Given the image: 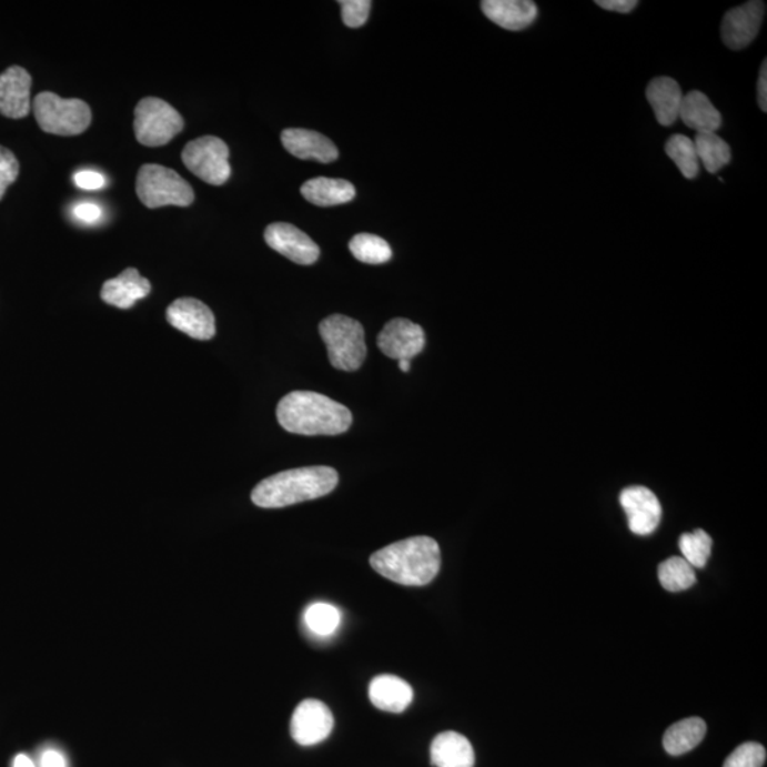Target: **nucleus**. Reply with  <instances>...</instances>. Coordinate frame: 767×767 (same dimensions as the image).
Segmentation results:
<instances>
[{
  "label": "nucleus",
  "mask_w": 767,
  "mask_h": 767,
  "mask_svg": "<svg viewBox=\"0 0 767 767\" xmlns=\"http://www.w3.org/2000/svg\"><path fill=\"white\" fill-rule=\"evenodd\" d=\"M277 421L287 433L340 435L347 433L353 414L347 406L313 391H293L277 405Z\"/></svg>",
  "instance_id": "obj_1"
},
{
  "label": "nucleus",
  "mask_w": 767,
  "mask_h": 767,
  "mask_svg": "<svg viewBox=\"0 0 767 767\" xmlns=\"http://www.w3.org/2000/svg\"><path fill=\"white\" fill-rule=\"evenodd\" d=\"M370 565L391 582L426 586L441 571V548L433 537H410L375 552Z\"/></svg>",
  "instance_id": "obj_2"
},
{
  "label": "nucleus",
  "mask_w": 767,
  "mask_h": 767,
  "mask_svg": "<svg viewBox=\"0 0 767 767\" xmlns=\"http://www.w3.org/2000/svg\"><path fill=\"white\" fill-rule=\"evenodd\" d=\"M339 485L337 471L330 466H307L283 471L259 482L252 502L263 509H279L332 494Z\"/></svg>",
  "instance_id": "obj_3"
},
{
  "label": "nucleus",
  "mask_w": 767,
  "mask_h": 767,
  "mask_svg": "<svg viewBox=\"0 0 767 767\" xmlns=\"http://www.w3.org/2000/svg\"><path fill=\"white\" fill-rule=\"evenodd\" d=\"M319 333L327 345L330 363L340 371H357L367 357L362 323L343 314L324 319Z\"/></svg>",
  "instance_id": "obj_4"
},
{
  "label": "nucleus",
  "mask_w": 767,
  "mask_h": 767,
  "mask_svg": "<svg viewBox=\"0 0 767 767\" xmlns=\"http://www.w3.org/2000/svg\"><path fill=\"white\" fill-rule=\"evenodd\" d=\"M33 113L40 129L48 134L79 135L91 124L88 103L79 99H63L50 91L36 95Z\"/></svg>",
  "instance_id": "obj_5"
},
{
  "label": "nucleus",
  "mask_w": 767,
  "mask_h": 767,
  "mask_svg": "<svg viewBox=\"0 0 767 767\" xmlns=\"http://www.w3.org/2000/svg\"><path fill=\"white\" fill-rule=\"evenodd\" d=\"M137 195L150 210L162 206H190L195 200L194 191L180 174L171 168L145 164L137 175Z\"/></svg>",
  "instance_id": "obj_6"
},
{
  "label": "nucleus",
  "mask_w": 767,
  "mask_h": 767,
  "mask_svg": "<svg viewBox=\"0 0 767 767\" xmlns=\"http://www.w3.org/2000/svg\"><path fill=\"white\" fill-rule=\"evenodd\" d=\"M184 129V119L166 101L142 99L134 111L137 141L145 147H162L175 139Z\"/></svg>",
  "instance_id": "obj_7"
},
{
  "label": "nucleus",
  "mask_w": 767,
  "mask_h": 767,
  "mask_svg": "<svg viewBox=\"0 0 767 767\" xmlns=\"http://www.w3.org/2000/svg\"><path fill=\"white\" fill-rule=\"evenodd\" d=\"M182 161L192 174L213 186L225 184L232 174L230 149L218 137L205 135L188 142Z\"/></svg>",
  "instance_id": "obj_8"
},
{
  "label": "nucleus",
  "mask_w": 767,
  "mask_h": 767,
  "mask_svg": "<svg viewBox=\"0 0 767 767\" xmlns=\"http://www.w3.org/2000/svg\"><path fill=\"white\" fill-rule=\"evenodd\" d=\"M766 12L765 2L751 0L726 12L720 34L729 49L741 50L748 48L758 36Z\"/></svg>",
  "instance_id": "obj_9"
},
{
  "label": "nucleus",
  "mask_w": 767,
  "mask_h": 767,
  "mask_svg": "<svg viewBox=\"0 0 767 767\" xmlns=\"http://www.w3.org/2000/svg\"><path fill=\"white\" fill-rule=\"evenodd\" d=\"M332 710L322 700L306 699L294 709L291 723L292 738L302 746H313L332 734Z\"/></svg>",
  "instance_id": "obj_10"
},
{
  "label": "nucleus",
  "mask_w": 767,
  "mask_h": 767,
  "mask_svg": "<svg viewBox=\"0 0 767 767\" xmlns=\"http://www.w3.org/2000/svg\"><path fill=\"white\" fill-rule=\"evenodd\" d=\"M624 512L628 517L629 531L638 536L652 535L662 522V503L652 490L645 486L626 487L619 495Z\"/></svg>",
  "instance_id": "obj_11"
},
{
  "label": "nucleus",
  "mask_w": 767,
  "mask_h": 767,
  "mask_svg": "<svg viewBox=\"0 0 767 767\" xmlns=\"http://www.w3.org/2000/svg\"><path fill=\"white\" fill-rule=\"evenodd\" d=\"M269 246L297 265L310 266L319 261L320 249L312 238L286 222H276L265 231Z\"/></svg>",
  "instance_id": "obj_12"
},
{
  "label": "nucleus",
  "mask_w": 767,
  "mask_h": 767,
  "mask_svg": "<svg viewBox=\"0 0 767 767\" xmlns=\"http://www.w3.org/2000/svg\"><path fill=\"white\" fill-rule=\"evenodd\" d=\"M380 352L388 359L413 360L425 347V333L420 324L406 319H394L385 324L377 337Z\"/></svg>",
  "instance_id": "obj_13"
},
{
  "label": "nucleus",
  "mask_w": 767,
  "mask_h": 767,
  "mask_svg": "<svg viewBox=\"0 0 767 767\" xmlns=\"http://www.w3.org/2000/svg\"><path fill=\"white\" fill-rule=\"evenodd\" d=\"M166 320L172 327L195 340H211L216 333L212 310L196 299L184 297L172 302L166 310Z\"/></svg>",
  "instance_id": "obj_14"
},
{
  "label": "nucleus",
  "mask_w": 767,
  "mask_h": 767,
  "mask_svg": "<svg viewBox=\"0 0 767 767\" xmlns=\"http://www.w3.org/2000/svg\"><path fill=\"white\" fill-rule=\"evenodd\" d=\"M32 78L27 70L12 65L0 74V114L8 119H24L30 113Z\"/></svg>",
  "instance_id": "obj_15"
},
{
  "label": "nucleus",
  "mask_w": 767,
  "mask_h": 767,
  "mask_svg": "<svg viewBox=\"0 0 767 767\" xmlns=\"http://www.w3.org/2000/svg\"><path fill=\"white\" fill-rule=\"evenodd\" d=\"M282 142L284 149L301 160H316L322 164H330L339 159L337 147L317 131L287 129L282 133Z\"/></svg>",
  "instance_id": "obj_16"
},
{
  "label": "nucleus",
  "mask_w": 767,
  "mask_h": 767,
  "mask_svg": "<svg viewBox=\"0 0 767 767\" xmlns=\"http://www.w3.org/2000/svg\"><path fill=\"white\" fill-rule=\"evenodd\" d=\"M482 12L502 29L519 32L537 18V7L531 0H484Z\"/></svg>",
  "instance_id": "obj_17"
},
{
  "label": "nucleus",
  "mask_w": 767,
  "mask_h": 767,
  "mask_svg": "<svg viewBox=\"0 0 767 767\" xmlns=\"http://www.w3.org/2000/svg\"><path fill=\"white\" fill-rule=\"evenodd\" d=\"M151 283L142 277L134 268L125 271L114 279H110L101 289V299L110 306L130 309L141 299L149 296Z\"/></svg>",
  "instance_id": "obj_18"
},
{
  "label": "nucleus",
  "mask_w": 767,
  "mask_h": 767,
  "mask_svg": "<svg viewBox=\"0 0 767 767\" xmlns=\"http://www.w3.org/2000/svg\"><path fill=\"white\" fill-rule=\"evenodd\" d=\"M371 704L385 713L401 714L413 703L414 690L406 680L394 675H380L371 680Z\"/></svg>",
  "instance_id": "obj_19"
},
{
  "label": "nucleus",
  "mask_w": 767,
  "mask_h": 767,
  "mask_svg": "<svg viewBox=\"0 0 767 767\" xmlns=\"http://www.w3.org/2000/svg\"><path fill=\"white\" fill-rule=\"evenodd\" d=\"M647 100L652 104L655 119L664 127H669L679 119L683 104V90L677 80L655 78L647 88Z\"/></svg>",
  "instance_id": "obj_20"
},
{
  "label": "nucleus",
  "mask_w": 767,
  "mask_h": 767,
  "mask_svg": "<svg viewBox=\"0 0 767 767\" xmlns=\"http://www.w3.org/2000/svg\"><path fill=\"white\" fill-rule=\"evenodd\" d=\"M431 761L435 767H474L475 751L464 735L450 730L434 739Z\"/></svg>",
  "instance_id": "obj_21"
},
{
  "label": "nucleus",
  "mask_w": 767,
  "mask_h": 767,
  "mask_svg": "<svg viewBox=\"0 0 767 767\" xmlns=\"http://www.w3.org/2000/svg\"><path fill=\"white\" fill-rule=\"evenodd\" d=\"M697 133H716L723 125V115L704 93L698 90L684 95L679 119Z\"/></svg>",
  "instance_id": "obj_22"
},
{
  "label": "nucleus",
  "mask_w": 767,
  "mask_h": 767,
  "mask_svg": "<svg viewBox=\"0 0 767 767\" xmlns=\"http://www.w3.org/2000/svg\"><path fill=\"white\" fill-rule=\"evenodd\" d=\"M301 191L304 200L317 206L343 205L355 198L352 182L327 176L313 178L304 182Z\"/></svg>",
  "instance_id": "obj_23"
},
{
  "label": "nucleus",
  "mask_w": 767,
  "mask_h": 767,
  "mask_svg": "<svg viewBox=\"0 0 767 767\" xmlns=\"http://www.w3.org/2000/svg\"><path fill=\"white\" fill-rule=\"evenodd\" d=\"M705 735L706 724L704 719L694 716V718L679 720V723L669 726L665 733L664 749L673 756L688 754V751L697 748Z\"/></svg>",
  "instance_id": "obj_24"
},
{
  "label": "nucleus",
  "mask_w": 767,
  "mask_h": 767,
  "mask_svg": "<svg viewBox=\"0 0 767 767\" xmlns=\"http://www.w3.org/2000/svg\"><path fill=\"white\" fill-rule=\"evenodd\" d=\"M695 150L699 164L705 166L709 174H716L724 166L728 165L733 154L728 142L720 139L716 133H698L694 140Z\"/></svg>",
  "instance_id": "obj_25"
},
{
  "label": "nucleus",
  "mask_w": 767,
  "mask_h": 767,
  "mask_svg": "<svg viewBox=\"0 0 767 767\" xmlns=\"http://www.w3.org/2000/svg\"><path fill=\"white\" fill-rule=\"evenodd\" d=\"M349 248L357 261L367 265H383L393 258L388 242L373 233H359L350 241Z\"/></svg>",
  "instance_id": "obj_26"
},
{
  "label": "nucleus",
  "mask_w": 767,
  "mask_h": 767,
  "mask_svg": "<svg viewBox=\"0 0 767 767\" xmlns=\"http://www.w3.org/2000/svg\"><path fill=\"white\" fill-rule=\"evenodd\" d=\"M659 583L667 592L678 593L688 591L697 583L694 567L683 557H670L658 566Z\"/></svg>",
  "instance_id": "obj_27"
},
{
  "label": "nucleus",
  "mask_w": 767,
  "mask_h": 767,
  "mask_svg": "<svg viewBox=\"0 0 767 767\" xmlns=\"http://www.w3.org/2000/svg\"><path fill=\"white\" fill-rule=\"evenodd\" d=\"M665 152L678 166L683 176L687 180L697 178L700 164L694 140L688 139L687 135L675 134L665 144Z\"/></svg>",
  "instance_id": "obj_28"
},
{
  "label": "nucleus",
  "mask_w": 767,
  "mask_h": 767,
  "mask_svg": "<svg viewBox=\"0 0 767 767\" xmlns=\"http://www.w3.org/2000/svg\"><path fill=\"white\" fill-rule=\"evenodd\" d=\"M679 551L683 553L684 561H687L690 566L703 568L713 552V537L700 529L684 533L679 537Z\"/></svg>",
  "instance_id": "obj_29"
},
{
  "label": "nucleus",
  "mask_w": 767,
  "mask_h": 767,
  "mask_svg": "<svg viewBox=\"0 0 767 767\" xmlns=\"http://www.w3.org/2000/svg\"><path fill=\"white\" fill-rule=\"evenodd\" d=\"M340 619H342V614L327 603H314L304 613L306 626L320 637H327L335 633L340 626Z\"/></svg>",
  "instance_id": "obj_30"
},
{
  "label": "nucleus",
  "mask_w": 767,
  "mask_h": 767,
  "mask_svg": "<svg viewBox=\"0 0 767 767\" xmlns=\"http://www.w3.org/2000/svg\"><path fill=\"white\" fill-rule=\"evenodd\" d=\"M766 749L756 741H746L726 758L724 767H764Z\"/></svg>",
  "instance_id": "obj_31"
},
{
  "label": "nucleus",
  "mask_w": 767,
  "mask_h": 767,
  "mask_svg": "<svg viewBox=\"0 0 767 767\" xmlns=\"http://www.w3.org/2000/svg\"><path fill=\"white\" fill-rule=\"evenodd\" d=\"M342 18L345 27L357 29L367 22L371 7L370 0H340Z\"/></svg>",
  "instance_id": "obj_32"
},
{
  "label": "nucleus",
  "mask_w": 767,
  "mask_h": 767,
  "mask_svg": "<svg viewBox=\"0 0 767 767\" xmlns=\"http://www.w3.org/2000/svg\"><path fill=\"white\" fill-rule=\"evenodd\" d=\"M19 161L13 152L0 145V201L7 194L8 188L18 180Z\"/></svg>",
  "instance_id": "obj_33"
},
{
  "label": "nucleus",
  "mask_w": 767,
  "mask_h": 767,
  "mask_svg": "<svg viewBox=\"0 0 767 767\" xmlns=\"http://www.w3.org/2000/svg\"><path fill=\"white\" fill-rule=\"evenodd\" d=\"M75 185L81 190H101L105 185L104 176L95 171H81L74 175Z\"/></svg>",
  "instance_id": "obj_34"
},
{
  "label": "nucleus",
  "mask_w": 767,
  "mask_h": 767,
  "mask_svg": "<svg viewBox=\"0 0 767 767\" xmlns=\"http://www.w3.org/2000/svg\"><path fill=\"white\" fill-rule=\"evenodd\" d=\"M596 4L604 10L617 13H629L638 7V2L635 0H597Z\"/></svg>",
  "instance_id": "obj_35"
},
{
  "label": "nucleus",
  "mask_w": 767,
  "mask_h": 767,
  "mask_svg": "<svg viewBox=\"0 0 767 767\" xmlns=\"http://www.w3.org/2000/svg\"><path fill=\"white\" fill-rule=\"evenodd\" d=\"M74 215L78 220L90 223L99 220L101 211L94 203H80L74 208Z\"/></svg>",
  "instance_id": "obj_36"
},
{
  "label": "nucleus",
  "mask_w": 767,
  "mask_h": 767,
  "mask_svg": "<svg viewBox=\"0 0 767 767\" xmlns=\"http://www.w3.org/2000/svg\"><path fill=\"white\" fill-rule=\"evenodd\" d=\"M758 103L760 110L766 113L767 111V64L766 60L761 64L759 79H758Z\"/></svg>",
  "instance_id": "obj_37"
},
{
  "label": "nucleus",
  "mask_w": 767,
  "mask_h": 767,
  "mask_svg": "<svg viewBox=\"0 0 767 767\" xmlns=\"http://www.w3.org/2000/svg\"><path fill=\"white\" fill-rule=\"evenodd\" d=\"M40 767H65V758L59 750H44L40 758Z\"/></svg>",
  "instance_id": "obj_38"
},
{
  "label": "nucleus",
  "mask_w": 767,
  "mask_h": 767,
  "mask_svg": "<svg viewBox=\"0 0 767 767\" xmlns=\"http://www.w3.org/2000/svg\"><path fill=\"white\" fill-rule=\"evenodd\" d=\"M13 767H36L29 756L20 754L14 758Z\"/></svg>",
  "instance_id": "obj_39"
},
{
  "label": "nucleus",
  "mask_w": 767,
  "mask_h": 767,
  "mask_svg": "<svg viewBox=\"0 0 767 767\" xmlns=\"http://www.w3.org/2000/svg\"><path fill=\"white\" fill-rule=\"evenodd\" d=\"M398 367L401 371H403V373H408L411 362H408V360H401V362H398Z\"/></svg>",
  "instance_id": "obj_40"
}]
</instances>
